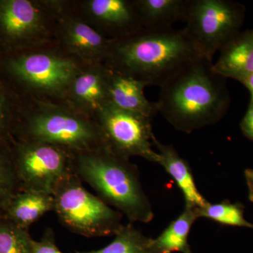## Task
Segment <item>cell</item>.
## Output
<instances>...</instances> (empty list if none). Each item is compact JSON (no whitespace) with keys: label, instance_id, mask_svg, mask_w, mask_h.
Listing matches in <instances>:
<instances>
[{"label":"cell","instance_id":"obj_18","mask_svg":"<svg viewBox=\"0 0 253 253\" xmlns=\"http://www.w3.org/2000/svg\"><path fill=\"white\" fill-rule=\"evenodd\" d=\"M189 0H135L143 28L167 30L185 21Z\"/></svg>","mask_w":253,"mask_h":253},{"label":"cell","instance_id":"obj_20","mask_svg":"<svg viewBox=\"0 0 253 253\" xmlns=\"http://www.w3.org/2000/svg\"><path fill=\"white\" fill-rule=\"evenodd\" d=\"M152 239L131 224L123 225L111 244L97 251L76 253H151Z\"/></svg>","mask_w":253,"mask_h":253},{"label":"cell","instance_id":"obj_4","mask_svg":"<svg viewBox=\"0 0 253 253\" xmlns=\"http://www.w3.org/2000/svg\"><path fill=\"white\" fill-rule=\"evenodd\" d=\"M36 104L20 126L18 140L55 145L75 155L106 147L93 118L66 103L38 99Z\"/></svg>","mask_w":253,"mask_h":253},{"label":"cell","instance_id":"obj_15","mask_svg":"<svg viewBox=\"0 0 253 253\" xmlns=\"http://www.w3.org/2000/svg\"><path fill=\"white\" fill-rule=\"evenodd\" d=\"M213 71L242 83L253 74V29L236 34L221 48Z\"/></svg>","mask_w":253,"mask_h":253},{"label":"cell","instance_id":"obj_14","mask_svg":"<svg viewBox=\"0 0 253 253\" xmlns=\"http://www.w3.org/2000/svg\"><path fill=\"white\" fill-rule=\"evenodd\" d=\"M146 86L143 82L109 68V104L152 118L158 113L156 103L145 96Z\"/></svg>","mask_w":253,"mask_h":253},{"label":"cell","instance_id":"obj_28","mask_svg":"<svg viewBox=\"0 0 253 253\" xmlns=\"http://www.w3.org/2000/svg\"><path fill=\"white\" fill-rule=\"evenodd\" d=\"M242 84L249 89L250 93H251V101H253V74L249 76V78H246V79L243 82Z\"/></svg>","mask_w":253,"mask_h":253},{"label":"cell","instance_id":"obj_12","mask_svg":"<svg viewBox=\"0 0 253 253\" xmlns=\"http://www.w3.org/2000/svg\"><path fill=\"white\" fill-rule=\"evenodd\" d=\"M83 9L110 39L119 40L144 29L135 1L87 0Z\"/></svg>","mask_w":253,"mask_h":253},{"label":"cell","instance_id":"obj_13","mask_svg":"<svg viewBox=\"0 0 253 253\" xmlns=\"http://www.w3.org/2000/svg\"><path fill=\"white\" fill-rule=\"evenodd\" d=\"M109 68L105 63L85 65L65 95V103L94 120L109 104Z\"/></svg>","mask_w":253,"mask_h":253},{"label":"cell","instance_id":"obj_9","mask_svg":"<svg viewBox=\"0 0 253 253\" xmlns=\"http://www.w3.org/2000/svg\"><path fill=\"white\" fill-rule=\"evenodd\" d=\"M94 121L110 151L129 159L139 156L158 163V153L153 149L156 136L151 118L107 104L96 115Z\"/></svg>","mask_w":253,"mask_h":253},{"label":"cell","instance_id":"obj_22","mask_svg":"<svg viewBox=\"0 0 253 253\" xmlns=\"http://www.w3.org/2000/svg\"><path fill=\"white\" fill-rule=\"evenodd\" d=\"M33 241L28 229L0 216V253H33Z\"/></svg>","mask_w":253,"mask_h":253},{"label":"cell","instance_id":"obj_2","mask_svg":"<svg viewBox=\"0 0 253 253\" xmlns=\"http://www.w3.org/2000/svg\"><path fill=\"white\" fill-rule=\"evenodd\" d=\"M225 78L201 58L161 86L157 111L177 130L191 133L215 124L230 104Z\"/></svg>","mask_w":253,"mask_h":253},{"label":"cell","instance_id":"obj_23","mask_svg":"<svg viewBox=\"0 0 253 253\" xmlns=\"http://www.w3.org/2000/svg\"><path fill=\"white\" fill-rule=\"evenodd\" d=\"M20 190L11 148L0 143V214Z\"/></svg>","mask_w":253,"mask_h":253},{"label":"cell","instance_id":"obj_27","mask_svg":"<svg viewBox=\"0 0 253 253\" xmlns=\"http://www.w3.org/2000/svg\"><path fill=\"white\" fill-rule=\"evenodd\" d=\"M248 189H249V199L253 203V168L246 169L244 172Z\"/></svg>","mask_w":253,"mask_h":253},{"label":"cell","instance_id":"obj_24","mask_svg":"<svg viewBox=\"0 0 253 253\" xmlns=\"http://www.w3.org/2000/svg\"><path fill=\"white\" fill-rule=\"evenodd\" d=\"M33 253H63L56 244L54 232L47 229L40 241L34 240L33 243Z\"/></svg>","mask_w":253,"mask_h":253},{"label":"cell","instance_id":"obj_11","mask_svg":"<svg viewBox=\"0 0 253 253\" xmlns=\"http://www.w3.org/2000/svg\"><path fill=\"white\" fill-rule=\"evenodd\" d=\"M56 33L66 52L86 65L105 63L115 41L82 18L65 12L58 16Z\"/></svg>","mask_w":253,"mask_h":253},{"label":"cell","instance_id":"obj_25","mask_svg":"<svg viewBox=\"0 0 253 253\" xmlns=\"http://www.w3.org/2000/svg\"><path fill=\"white\" fill-rule=\"evenodd\" d=\"M5 110L4 97L0 91V143H5L11 132L10 122Z\"/></svg>","mask_w":253,"mask_h":253},{"label":"cell","instance_id":"obj_19","mask_svg":"<svg viewBox=\"0 0 253 253\" xmlns=\"http://www.w3.org/2000/svg\"><path fill=\"white\" fill-rule=\"evenodd\" d=\"M198 219L195 208L185 206L180 215L173 220L161 235L152 239L151 253H192L188 238L193 224Z\"/></svg>","mask_w":253,"mask_h":253},{"label":"cell","instance_id":"obj_6","mask_svg":"<svg viewBox=\"0 0 253 253\" xmlns=\"http://www.w3.org/2000/svg\"><path fill=\"white\" fill-rule=\"evenodd\" d=\"M243 5L227 0H189L184 29L203 57L213 56L239 33Z\"/></svg>","mask_w":253,"mask_h":253},{"label":"cell","instance_id":"obj_21","mask_svg":"<svg viewBox=\"0 0 253 253\" xmlns=\"http://www.w3.org/2000/svg\"><path fill=\"white\" fill-rule=\"evenodd\" d=\"M195 210L199 218H207L224 225L253 229V224L245 219L244 206L241 203L231 204L229 201L215 204L209 203L204 207Z\"/></svg>","mask_w":253,"mask_h":253},{"label":"cell","instance_id":"obj_8","mask_svg":"<svg viewBox=\"0 0 253 253\" xmlns=\"http://www.w3.org/2000/svg\"><path fill=\"white\" fill-rule=\"evenodd\" d=\"M11 150L21 190L53 195L60 183L74 172L75 154L60 146L18 140Z\"/></svg>","mask_w":253,"mask_h":253},{"label":"cell","instance_id":"obj_16","mask_svg":"<svg viewBox=\"0 0 253 253\" xmlns=\"http://www.w3.org/2000/svg\"><path fill=\"white\" fill-rule=\"evenodd\" d=\"M153 143L158 151V164L161 165L175 181L184 195L186 207L198 208L207 206L209 202L198 189L192 170L185 160L171 145L163 144L156 138Z\"/></svg>","mask_w":253,"mask_h":253},{"label":"cell","instance_id":"obj_7","mask_svg":"<svg viewBox=\"0 0 253 253\" xmlns=\"http://www.w3.org/2000/svg\"><path fill=\"white\" fill-rule=\"evenodd\" d=\"M40 48L11 60L10 71L38 96L63 99L86 64L66 51Z\"/></svg>","mask_w":253,"mask_h":253},{"label":"cell","instance_id":"obj_1","mask_svg":"<svg viewBox=\"0 0 253 253\" xmlns=\"http://www.w3.org/2000/svg\"><path fill=\"white\" fill-rule=\"evenodd\" d=\"M203 57L186 30L143 29L113 41L105 64L161 87L173 76Z\"/></svg>","mask_w":253,"mask_h":253},{"label":"cell","instance_id":"obj_26","mask_svg":"<svg viewBox=\"0 0 253 253\" xmlns=\"http://www.w3.org/2000/svg\"><path fill=\"white\" fill-rule=\"evenodd\" d=\"M241 129L243 134L253 141V102L251 101L246 115L241 123Z\"/></svg>","mask_w":253,"mask_h":253},{"label":"cell","instance_id":"obj_17","mask_svg":"<svg viewBox=\"0 0 253 253\" xmlns=\"http://www.w3.org/2000/svg\"><path fill=\"white\" fill-rule=\"evenodd\" d=\"M54 208L53 195L31 190H20L0 216L28 229L46 213L54 212Z\"/></svg>","mask_w":253,"mask_h":253},{"label":"cell","instance_id":"obj_5","mask_svg":"<svg viewBox=\"0 0 253 253\" xmlns=\"http://www.w3.org/2000/svg\"><path fill=\"white\" fill-rule=\"evenodd\" d=\"M54 212L68 230L84 237L116 236L123 214L88 191L76 173L66 176L54 194Z\"/></svg>","mask_w":253,"mask_h":253},{"label":"cell","instance_id":"obj_3","mask_svg":"<svg viewBox=\"0 0 253 253\" xmlns=\"http://www.w3.org/2000/svg\"><path fill=\"white\" fill-rule=\"evenodd\" d=\"M73 169L100 199L130 222L149 223L154 219L152 205L141 185L138 168L129 158L100 148L75 155Z\"/></svg>","mask_w":253,"mask_h":253},{"label":"cell","instance_id":"obj_10","mask_svg":"<svg viewBox=\"0 0 253 253\" xmlns=\"http://www.w3.org/2000/svg\"><path fill=\"white\" fill-rule=\"evenodd\" d=\"M57 18L48 1H0V31L11 42L42 47L56 33Z\"/></svg>","mask_w":253,"mask_h":253}]
</instances>
